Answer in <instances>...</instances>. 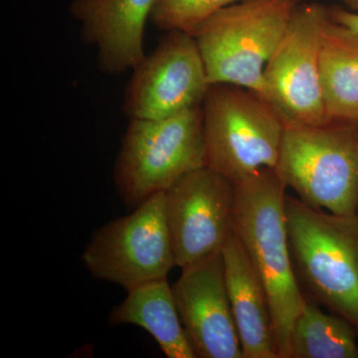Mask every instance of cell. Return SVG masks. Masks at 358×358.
Listing matches in <instances>:
<instances>
[{"label":"cell","instance_id":"1","mask_svg":"<svg viewBox=\"0 0 358 358\" xmlns=\"http://www.w3.org/2000/svg\"><path fill=\"white\" fill-rule=\"evenodd\" d=\"M235 187L233 231L267 292L280 358H287L289 334L306 301L289 250L287 187L275 169H260Z\"/></svg>","mask_w":358,"mask_h":358},{"label":"cell","instance_id":"2","mask_svg":"<svg viewBox=\"0 0 358 358\" xmlns=\"http://www.w3.org/2000/svg\"><path fill=\"white\" fill-rule=\"evenodd\" d=\"M289 250L307 298L358 334V215H338L287 195Z\"/></svg>","mask_w":358,"mask_h":358},{"label":"cell","instance_id":"3","mask_svg":"<svg viewBox=\"0 0 358 358\" xmlns=\"http://www.w3.org/2000/svg\"><path fill=\"white\" fill-rule=\"evenodd\" d=\"M205 166L233 183L263 169H275L286 120L253 90L212 84L201 105Z\"/></svg>","mask_w":358,"mask_h":358},{"label":"cell","instance_id":"4","mask_svg":"<svg viewBox=\"0 0 358 358\" xmlns=\"http://www.w3.org/2000/svg\"><path fill=\"white\" fill-rule=\"evenodd\" d=\"M275 169L308 206L338 215L357 214V128L286 122Z\"/></svg>","mask_w":358,"mask_h":358},{"label":"cell","instance_id":"5","mask_svg":"<svg viewBox=\"0 0 358 358\" xmlns=\"http://www.w3.org/2000/svg\"><path fill=\"white\" fill-rule=\"evenodd\" d=\"M299 0H243L218 11L193 33L210 84H231L268 99L264 70Z\"/></svg>","mask_w":358,"mask_h":358},{"label":"cell","instance_id":"6","mask_svg":"<svg viewBox=\"0 0 358 358\" xmlns=\"http://www.w3.org/2000/svg\"><path fill=\"white\" fill-rule=\"evenodd\" d=\"M205 166L201 106L162 120H129L114 167L115 189L129 209Z\"/></svg>","mask_w":358,"mask_h":358},{"label":"cell","instance_id":"7","mask_svg":"<svg viewBox=\"0 0 358 358\" xmlns=\"http://www.w3.org/2000/svg\"><path fill=\"white\" fill-rule=\"evenodd\" d=\"M166 192L92 234L82 261L92 275L122 288L167 279L176 267L166 214Z\"/></svg>","mask_w":358,"mask_h":358},{"label":"cell","instance_id":"8","mask_svg":"<svg viewBox=\"0 0 358 358\" xmlns=\"http://www.w3.org/2000/svg\"><path fill=\"white\" fill-rule=\"evenodd\" d=\"M329 7L299 2L281 41L264 70L268 100L286 122H327L320 76V38Z\"/></svg>","mask_w":358,"mask_h":358},{"label":"cell","instance_id":"9","mask_svg":"<svg viewBox=\"0 0 358 358\" xmlns=\"http://www.w3.org/2000/svg\"><path fill=\"white\" fill-rule=\"evenodd\" d=\"M122 113L129 120H162L201 106L211 84L194 36L167 32L133 69Z\"/></svg>","mask_w":358,"mask_h":358},{"label":"cell","instance_id":"10","mask_svg":"<svg viewBox=\"0 0 358 358\" xmlns=\"http://www.w3.org/2000/svg\"><path fill=\"white\" fill-rule=\"evenodd\" d=\"M164 194L176 267L182 270L221 253L233 232L234 183L202 166L185 174Z\"/></svg>","mask_w":358,"mask_h":358},{"label":"cell","instance_id":"11","mask_svg":"<svg viewBox=\"0 0 358 358\" xmlns=\"http://www.w3.org/2000/svg\"><path fill=\"white\" fill-rule=\"evenodd\" d=\"M171 289L196 357L243 358L226 287L222 251L182 268Z\"/></svg>","mask_w":358,"mask_h":358},{"label":"cell","instance_id":"12","mask_svg":"<svg viewBox=\"0 0 358 358\" xmlns=\"http://www.w3.org/2000/svg\"><path fill=\"white\" fill-rule=\"evenodd\" d=\"M157 0H74L70 13L80 35L95 47L99 69L109 76L133 70L145 57L143 35Z\"/></svg>","mask_w":358,"mask_h":358},{"label":"cell","instance_id":"13","mask_svg":"<svg viewBox=\"0 0 358 358\" xmlns=\"http://www.w3.org/2000/svg\"><path fill=\"white\" fill-rule=\"evenodd\" d=\"M222 257L243 358H280L267 292L234 231L224 245Z\"/></svg>","mask_w":358,"mask_h":358},{"label":"cell","instance_id":"14","mask_svg":"<svg viewBox=\"0 0 358 358\" xmlns=\"http://www.w3.org/2000/svg\"><path fill=\"white\" fill-rule=\"evenodd\" d=\"M320 76L327 122L358 129V31L331 16L320 38Z\"/></svg>","mask_w":358,"mask_h":358},{"label":"cell","instance_id":"15","mask_svg":"<svg viewBox=\"0 0 358 358\" xmlns=\"http://www.w3.org/2000/svg\"><path fill=\"white\" fill-rule=\"evenodd\" d=\"M127 293L126 300L110 312V324L141 327L154 338L167 358H196L166 279L141 285Z\"/></svg>","mask_w":358,"mask_h":358},{"label":"cell","instance_id":"16","mask_svg":"<svg viewBox=\"0 0 358 358\" xmlns=\"http://www.w3.org/2000/svg\"><path fill=\"white\" fill-rule=\"evenodd\" d=\"M287 358H358V334L350 322L306 296L289 334Z\"/></svg>","mask_w":358,"mask_h":358},{"label":"cell","instance_id":"17","mask_svg":"<svg viewBox=\"0 0 358 358\" xmlns=\"http://www.w3.org/2000/svg\"><path fill=\"white\" fill-rule=\"evenodd\" d=\"M240 1L243 0H157L150 20L164 31L192 35L214 14Z\"/></svg>","mask_w":358,"mask_h":358},{"label":"cell","instance_id":"18","mask_svg":"<svg viewBox=\"0 0 358 358\" xmlns=\"http://www.w3.org/2000/svg\"><path fill=\"white\" fill-rule=\"evenodd\" d=\"M329 16L331 20L358 31V13L343 8V7H329Z\"/></svg>","mask_w":358,"mask_h":358},{"label":"cell","instance_id":"19","mask_svg":"<svg viewBox=\"0 0 358 358\" xmlns=\"http://www.w3.org/2000/svg\"><path fill=\"white\" fill-rule=\"evenodd\" d=\"M345 8L358 13V0H343Z\"/></svg>","mask_w":358,"mask_h":358},{"label":"cell","instance_id":"20","mask_svg":"<svg viewBox=\"0 0 358 358\" xmlns=\"http://www.w3.org/2000/svg\"><path fill=\"white\" fill-rule=\"evenodd\" d=\"M299 1H303V0H299Z\"/></svg>","mask_w":358,"mask_h":358},{"label":"cell","instance_id":"21","mask_svg":"<svg viewBox=\"0 0 358 358\" xmlns=\"http://www.w3.org/2000/svg\"><path fill=\"white\" fill-rule=\"evenodd\" d=\"M357 215H358V210H357Z\"/></svg>","mask_w":358,"mask_h":358}]
</instances>
